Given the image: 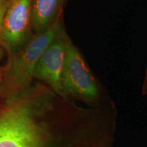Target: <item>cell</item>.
<instances>
[{"mask_svg": "<svg viewBox=\"0 0 147 147\" xmlns=\"http://www.w3.org/2000/svg\"><path fill=\"white\" fill-rule=\"evenodd\" d=\"M2 69L0 68V83L2 81V78H3V71Z\"/></svg>", "mask_w": 147, "mask_h": 147, "instance_id": "8", "label": "cell"}, {"mask_svg": "<svg viewBox=\"0 0 147 147\" xmlns=\"http://www.w3.org/2000/svg\"><path fill=\"white\" fill-rule=\"evenodd\" d=\"M61 31L59 18L50 28L36 33L21 49L10 56L2 78L3 89L7 94L14 96L28 87L42 53Z\"/></svg>", "mask_w": 147, "mask_h": 147, "instance_id": "2", "label": "cell"}, {"mask_svg": "<svg viewBox=\"0 0 147 147\" xmlns=\"http://www.w3.org/2000/svg\"><path fill=\"white\" fill-rule=\"evenodd\" d=\"M10 2V0H0V32L4 18L5 12Z\"/></svg>", "mask_w": 147, "mask_h": 147, "instance_id": "7", "label": "cell"}, {"mask_svg": "<svg viewBox=\"0 0 147 147\" xmlns=\"http://www.w3.org/2000/svg\"><path fill=\"white\" fill-rule=\"evenodd\" d=\"M32 0H10L0 32V46L11 55L15 54L32 37Z\"/></svg>", "mask_w": 147, "mask_h": 147, "instance_id": "4", "label": "cell"}, {"mask_svg": "<svg viewBox=\"0 0 147 147\" xmlns=\"http://www.w3.org/2000/svg\"><path fill=\"white\" fill-rule=\"evenodd\" d=\"M68 40L63 30L61 31L42 53L34 74L35 78L45 82L61 97H65L62 87V75Z\"/></svg>", "mask_w": 147, "mask_h": 147, "instance_id": "5", "label": "cell"}, {"mask_svg": "<svg viewBox=\"0 0 147 147\" xmlns=\"http://www.w3.org/2000/svg\"><path fill=\"white\" fill-rule=\"evenodd\" d=\"M3 54V50H2V47L0 46V59L2 57Z\"/></svg>", "mask_w": 147, "mask_h": 147, "instance_id": "9", "label": "cell"}, {"mask_svg": "<svg viewBox=\"0 0 147 147\" xmlns=\"http://www.w3.org/2000/svg\"><path fill=\"white\" fill-rule=\"evenodd\" d=\"M57 115L54 100L42 91L12 97L0 110V147H51Z\"/></svg>", "mask_w": 147, "mask_h": 147, "instance_id": "1", "label": "cell"}, {"mask_svg": "<svg viewBox=\"0 0 147 147\" xmlns=\"http://www.w3.org/2000/svg\"><path fill=\"white\" fill-rule=\"evenodd\" d=\"M64 94L87 101L96 100L100 89L78 49L68 40L62 75Z\"/></svg>", "mask_w": 147, "mask_h": 147, "instance_id": "3", "label": "cell"}, {"mask_svg": "<svg viewBox=\"0 0 147 147\" xmlns=\"http://www.w3.org/2000/svg\"><path fill=\"white\" fill-rule=\"evenodd\" d=\"M65 0H32L31 26L36 33L47 30L60 18Z\"/></svg>", "mask_w": 147, "mask_h": 147, "instance_id": "6", "label": "cell"}]
</instances>
